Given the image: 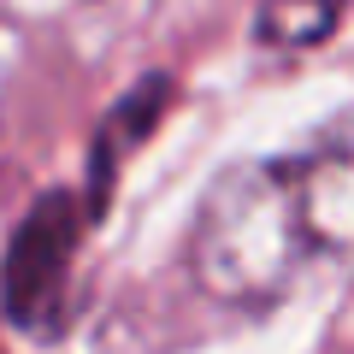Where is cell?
<instances>
[{"mask_svg":"<svg viewBox=\"0 0 354 354\" xmlns=\"http://www.w3.org/2000/svg\"><path fill=\"white\" fill-rule=\"evenodd\" d=\"M313 260L319 254L301 218L290 153L236 160L213 177L189 230V272L213 301H278Z\"/></svg>","mask_w":354,"mask_h":354,"instance_id":"1","label":"cell"},{"mask_svg":"<svg viewBox=\"0 0 354 354\" xmlns=\"http://www.w3.org/2000/svg\"><path fill=\"white\" fill-rule=\"evenodd\" d=\"M88 225L83 195L48 189L24 213V225L6 242V266H0V307L18 330L36 342H53L65 330V283H71V254Z\"/></svg>","mask_w":354,"mask_h":354,"instance_id":"2","label":"cell"},{"mask_svg":"<svg viewBox=\"0 0 354 354\" xmlns=\"http://www.w3.org/2000/svg\"><path fill=\"white\" fill-rule=\"evenodd\" d=\"M301 218L319 260H354V113L330 118L301 153H290Z\"/></svg>","mask_w":354,"mask_h":354,"instance_id":"3","label":"cell"},{"mask_svg":"<svg viewBox=\"0 0 354 354\" xmlns=\"http://www.w3.org/2000/svg\"><path fill=\"white\" fill-rule=\"evenodd\" d=\"M165 101H171V77H142V83H130L124 95L113 101V113H106L101 136H95V153H88V189H83L88 218H101L106 195H113V183H118L124 153L136 148V142H148V130L160 124Z\"/></svg>","mask_w":354,"mask_h":354,"instance_id":"4","label":"cell"},{"mask_svg":"<svg viewBox=\"0 0 354 354\" xmlns=\"http://www.w3.org/2000/svg\"><path fill=\"white\" fill-rule=\"evenodd\" d=\"M342 24V0H260L254 36L266 48H319Z\"/></svg>","mask_w":354,"mask_h":354,"instance_id":"5","label":"cell"}]
</instances>
